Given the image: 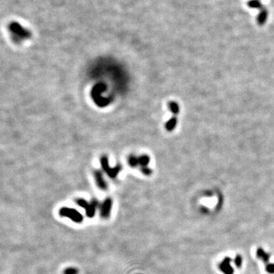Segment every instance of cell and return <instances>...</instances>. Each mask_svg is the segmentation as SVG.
<instances>
[{
  "instance_id": "obj_1",
  "label": "cell",
  "mask_w": 274,
  "mask_h": 274,
  "mask_svg": "<svg viewBox=\"0 0 274 274\" xmlns=\"http://www.w3.org/2000/svg\"><path fill=\"white\" fill-rule=\"evenodd\" d=\"M59 216L63 217H67L71 219L74 222L80 223L83 221V216L80 212H79L75 209L68 208V207H63L59 211Z\"/></svg>"
},
{
  "instance_id": "obj_15",
  "label": "cell",
  "mask_w": 274,
  "mask_h": 274,
  "mask_svg": "<svg viewBox=\"0 0 274 274\" xmlns=\"http://www.w3.org/2000/svg\"><path fill=\"white\" fill-rule=\"evenodd\" d=\"M63 273H64V274H77L78 273V270L74 267L66 268Z\"/></svg>"
},
{
  "instance_id": "obj_11",
  "label": "cell",
  "mask_w": 274,
  "mask_h": 274,
  "mask_svg": "<svg viewBox=\"0 0 274 274\" xmlns=\"http://www.w3.org/2000/svg\"><path fill=\"white\" fill-rule=\"evenodd\" d=\"M149 161H150V158L148 155H143L140 156L139 158V163L142 167H147V165L149 163Z\"/></svg>"
},
{
  "instance_id": "obj_5",
  "label": "cell",
  "mask_w": 274,
  "mask_h": 274,
  "mask_svg": "<svg viewBox=\"0 0 274 274\" xmlns=\"http://www.w3.org/2000/svg\"><path fill=\"white\" fill-rule=\"evenodd\" d=\"M112 208V200L110 198H108L104 200L102 206L101 208V216L102 218L108 219L110 215V211Z\"/></svg>"
},
{
  "instance_id": "obj_17",
  "label": "cell",
  "mask_w": 274,
  "mask_h": 274,
  "mask_svg": "<svg viewBox=\"0 0 274 274\" xmlns=\"http://www.w3.org/2000/svg\"><path fill=\"white\" fill-rule=\"evenodd\" d=\"M141 171L143 172L144 175H150L152 173V170H151L150 168H147V167H142Z\"/></svg>"
},
{
  "instance_id": "obj_12",
  "label": "cell",
  "mask_w": 274,
  "mask_h": 274,
  "mask_svg": "<svg viewBox=\"0 0 274 274\" xmlns=\"http://www.w3.org/2000/svg\"><path fill=\"white\" fill-rule=\"evenodd\" d=\"M129 164L131 167H136L139 163V158H136L135 155H130L129 158Z\"/></svg>"
},
{
  "instance_id": "obj_7",
  "label": "cell",
  "mask_w": 274,
  "mask_h": 274,
  "mask_svg": "<svg viewBox=\"0 0 274 274\" xmlns=\"http://www.w3.org/2000/svg\"><path fill=\"white\" fill-rule=\"evenodd\" d=\"M257 257L266 263H268L269 261H270V254L265 252V251L261 247L257 250Z\"/></svg>"
},
{
  "instance_id": "obj_2",
  "label": "cell",
  "mask_w": 274,
  "mask_h": 274,
  "mask_svg": "<svg viewBox=\"0 0 274 274\" xmlns=\"http://www.w3.org/2000/svg\"><path fill=\"white\" fill-rule=\"evenodd\" d=\"M76 203L82 208L85 209L86 212V215L89 217H93L95 214V208L98 205L97 200H93L91 203H88L87 201L83 199L76 200Z\"/></svg>"
},
{
  "instance_id": "obj_13",
  "label": "cell",
  "mask_w": 274,
  "mask_h": 274,
  "mask_svg": "<svg viewBox=\"0 0 274 274\" xmlns=\"http://www.w3.org/2000/svg\"><path fill=\"white\" fill-rule=\"evenodd\" d=\"M248 6L251 8H261V6H262L259 0H251L248 3Z\"/></svg>"
},
{
  "instance_id": "obj_6",
  "label": "cell",
  "mask_w": 274,
  "mask_h": 274,
  "mask_svg": "<svg viewBox=\"0 0 274 274\" xmlns=\"http://www.w3.org/2000/svg\"><path fill=\"white\" fill-rule=\"evenodd\" d=\"M94 177H95L97 185L98 186L99 188H101V190H106L108 188V184H107L106 182H105L104 179V177L102 175V173H101V171H95V172H94Z\"/></svg>"
},
{
  "instance_id": "obj_8",
  "label": "cell",
  "mask_w": 274,
  "mask_h": 274,
  "mask_svg": "<svg viewBox=\"0 0 274 274\" xmlns=\"http://www.w3.org/2000/svg\"><path fill=\"white\" fill-rule=\"evenodd\" d=\"M177 124V119L176 117H171V119L168 120L165 124V128L168 131H172L175 128Z\"/></svg>"
},
{
  "instance_id": "obj_10",
  "label": "cell",
  "mask_w": 274,
  "mask_h": 274,
  "mask_svg": "<svg viewBox=\"0 0 274 274\" xmlns=\"http://www.w3.org/2000/svg\"><path fill=\"white\" fill-rule=\"evenodd\" d=\"M168 108H169L170 110L175 115H177V114L180 111V108H179L178 104L175 102V101H170L168 103Z\"/></svg>"
},
{
  "instance_id": "obj_3",
  "label": "cell",
  "mask_w": 274,
  "mask_h": 274,
  "mask_svg": "<svg viewBox=\"0 0 274 274\" xmlns=\"http://www.w3.org/2000/svg\"><path fill=\"white\" fill-rule=\"evenodd\" d=\"M101 165H102L104 171L108 174V176L112 177V178L117 177V175H118V173L120 171V170H121L120 165H117V167H115V168H110V167H109V165H108V157H107L106 155H104V156H102V157H101Z\"/></svg>"
},
{
  "instance_id": "obj_16",
  "label": "cell",
  "mask_w": 274,
  "mask_h": 274,
  "mask_svg": "<svg viewBox=\"0 0 274 274\" xmlns=\"http://www.w3.org/2000/svg\"><path fill=\"white\" fill-rule=\"evenodd\" d=\"M266 270L269 273H274V263H267L266 266Z\"/></svg>"
},
{
  "instance_id": "obj_14",
  "label": "cell",
  "mask_w": 274,
  "mask_h": 274,
  "mask_svg": "<svg viewBox=\"0 0 274 274\" xmlns=\"http://www.w3.org/2000/svg\"><path fill=\"white\" fill-rule=\"evenodd\" d=\"M234 263L237 267L238 268L241 267V266L242 264V257H241V255H239V254H237L236 255V257H235L234 260Z\"/></svg>"
},
{
  "instance_id": "obj_4",
  "label": "cell",
  "mask_w": 274,
  "mask_h": 274,
  "mask_svg": "<svg viewBox=\"0 0 274 274\" xmlns=\"http://www.w3.org/2000/svg\"><path fill=\"white\" fill-rule=\"evenodd\" d=\"M231 260L230 257H225L224 260L219 264V269L224 274H233L234 269L231 265Z\"/></svg>"
},
{
  "instance_id": "obj_9",
  "label": "cell",
  "mask_w": 274,
  "mask_h": 274,
  "mask_svg": "<svg viewBox=\"0 0 274 274\" xmlns=\"http://www.w3.org/2000/svg\"><path fill=\"white\" fill-rule=\"evenodd\" d=\"M267 15H268L267 12H266L265 9H263L261 12V13L259 14L257 18V22L259 23V24L263 25V24H264L265 22L266 21V18H267Z\"/></svg>"
}]
</instances>
